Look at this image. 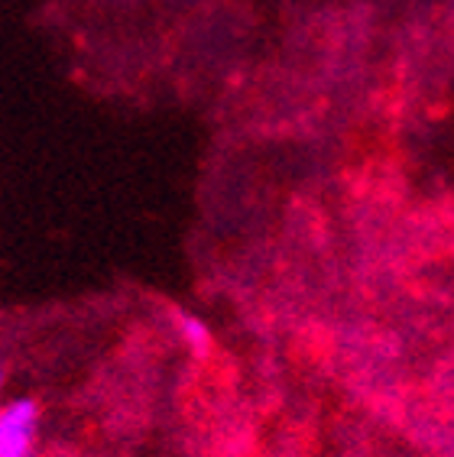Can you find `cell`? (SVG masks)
<instances>
[{"mask_svg": "<svg viewBox=\"0 0 454 457\" xmlns=\"http://www.w3.org/2000/svg\"><path fill=\"white\" fill-rule=\"evenodd\" d=\"M172 328L182 347L192 353L195 361H208L211 351H214V335H211V325L195 312H185V308H175L172 312Z\"/></svg>", "mask_w": 454, "mask_h": 457, "instance_id": "2", "label": "cell"}, {"mask_svg": "<svg viewBox=\"0 0 454 457\" xmlns=\"http://www.w3.org/2000/svg\"><path fill=\"white\" fill-rule=\"evenodd\" d=\"M39 405L29 396L0 405V457H33L39 441Z\"/></svg>", "mask_w": 454, "mask_h": 457, "instance_id": "1", "label": "cell"}, {"mask_svg": "<svg viewBox=\"0 0 454 457\" xmlns=\"http://www.w3.org/2000/svg\"><path fill=\"white\" fill-rule=\"evenodd\" d=\"M4 386H7V367L0 363V393H4Z\"/></svg>", "mask_w": 454, "mask_h": 457, "instance_id": "3", "label": "cell"}]
</instances>
